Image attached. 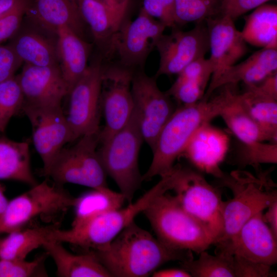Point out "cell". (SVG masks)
<instances>
[{"label":"cell","instance_id":"cell-1","mask_svg":"<svg viewBox=\"0 0 277 277\" xmlns=\"http://www.w3.org/2000/svg\"><path fill=\"white\" fill-rule=\"evenodd\" d=\"M217 89L218 93L213 97L202 98L175 110L157 137L152 150V162L143 175V181L169 173L174 167L175 160L182 155L197 130L220 116L237 92L238 87L227 84Z\"/></svg>","mask_w":277,"mask_h":277},{"label":"cell","instance_id":"cell-2","mask_svg":"<svg viewBox=\"0 0 277 277\" xmlns=\"http://www.w3.org/2000/svg\"><path fill=\"white\" fill-rule=\"evenodd\" d=\"M93 252L111 276L145 277L170 261L193 259L192 252L168 247L132 222L109 244Z\"/></svg>","mask_w":277,"mask_h":277},{"label":"cell","instance_id":"cell-3","mask_svg":"<svg viewBox=\"0 0 277 277\" xmlns=\"http://www.w3.org/2000/svg\"><path fill=\"white\" fill-rule=\"evenodd\" d=\"M256 170L255 174L234 170L220 179L222 185L230 189L232 197L223 203V228L214 244L216 248L226 245L249 219L277 200L276 185L271 179V169Z\"/></svg>","mask_w":277,"mask_h":277},{"label":"cell","instance_id":"cell-4","mask_svg":"<svg viewBox=\"0 0 277 277\" xmlns=\"http://www.w3.org/2000/svg\"><path fill=\"white\" fill-rule=\"evenodd\" d=\"M168 192L156 196L143 212L156 238L169 248L197 254L214 244L216 238L211 231Z\"/></svg>","mask_w":277,"mask_h":277},{"label":"cell","instance_id":"cell-5","mask_svg":"<svg viewBox=\"0 0 277 277\" xmlns=\"http://www.w3.org/2000/svg\"><path fill=\"white\" fill-rule=\"evenodd\" d=\"M76 197L62 185L47 180L9 202L0 222V233H10L38 225L40 222L60 224L68 210L73 207Z\"/></svg>","mask_w":277,"mask_h":277},{"label":"cell","instance_id":"cell-6","mask_svg":"<svg viewBox=\"0 0 277 277\" xmlns=\"http://www.w3.org/2000/svg\"><path fill=\"white\" fill-rule=\"evenodd\" d=\"M170 176L161 177L159 182L135 202L125 208L106 212L83 226L68 230L55 229L52 239L80 247L85 251L94 250L109 244L125 228L134 222L135 217L160 194L170 190Z\"/></svg>","mask_w":277,"mask_h":277},{"label":"cell","instance_id":"cell-7","mask_svg":"<svg viewBox=\"0 0 277 277\" xmlns=\"http://www.w3.org/2000/svg\"><path fill=\"white\" fill-rule=\"evenodd\" d=\"M143 141L133 109L128 123L110 138L100 143L101 147L98 152L104 169L129 203L143 181L138 163Z\"/></svg>","mask_w":277,"mask_h":277},{"label":"cell","instance_id":"cell-8","mask_svg":"<svg viewBox=\"0 0 277 277\" xmlns=\"http://www.w3.org/2000/svg\"><path fill=\"white\" fill-rule=\"evenodd\" d=\"M170 175V191L174 193L177 203L208 228L216 242L223 228L224 201L220 191L210 184L201 172L191 168L174 165Z\"/></svg>","mask_w":277,"mask_h":277},{"label":"cell","instance_id":"cell-9","mask_svg":"<svg viewBox=\"0 0 277 277\" xmlns=\"http://www.w3.org/2000/svg\"><path fill=\"white\" fill-rule=\"evenodd\" d=\"M100 131L83 135L72 146L63 148L46 177L61 185L71 183L94 189L107 188V174L97 150Z\"/></svg>","mask_w":277,"mask_h":277},{"label":"cell","instance_id":"cell-10","mask_svg":"<svg viewBox=\"0 0 277 277\" xmlns=\"http://www.w3.org/2000/svg\"><path fill=\"white\" fill-rule=\"evenodd\" d=\"M104 67L100 60L88 66L70 91L67 120L74 140L101 130L100 96Z\"/></svg>","mask_w":277,"mask_h":277},{"label":"cell","instance_id":"cell-11","mask_svg":"<svg viewBox=\"0 0 277 277\" xmlns=\"http://www.w3.org/2000/svg\"><path fill=\"white\" fill-rule=\"evenodd\" d=\"M133 75L131 70L125 67H104L100 106L105 125L100 131V143L108 140L123 128L132 115Z\"/></svg>","mask_w":277,"mask_h":277},{"label":"cell","instance_id":"cell-12","mask_svg":"<svg viewBox=\"0 0 277 277\" xmlns=\"http://www.w3.org/2000/svg\"><path fill=\"white\" fill-rule=\"evenodd\" d=\"M22 110L31 124L33 143L42 161L41 174L46 177L64 145L75 141L72 132L61 105H23Z\"/></svg>","mask_w":277,"mask_h":277},{"label":"cell","instance_id":"cell-13","mask_svg":"<svg viewBox=\"0 0 277 277\" xmlns=\"http://www.w3.org/2000/svg\"><path fill=\"white\" fill-rule=\"evenodd\" d=\"M131 91L142 137L152 150L159 133L175 111L170 96L159 89L154 77L143 72L133 74Z\"/></svg>","mask_w":277,"mask_h":277},{"label":"cell","instance_id":"cell-14","mask_svg":"<svg viewBox=\"0 0 277 277\" xmlns=\"http://www.w3.org/2000/svg\"><path fill=\"white\" fill-rule=\"evenodd\" d=\"M166 27L142 8L133 21H123L112 39L109 56L117 54L127 68L142 65Z\"/></svg>","mask_w":277,"mask_h":277},{"label":"cell","instance_id":"cell-15","mask_svg":"<svg viewBox=\"0 0 277 277\" xmlns=\"http://www.w3.org/2000/svg\"><path fill=\"white\" fill-rule=\"evenodd\" d=\"M155 48L160 55L155 76L178 74L185 67L209 50V37L205 22L196 24L190 30L173 29L163 34Z\"/></svg>","mask_w":277,"mask_h":277},{"label":"cell","instance_id":"cell-16","mask_svg":"<svg viewBox=\"0 0 277 277\" xmlns=\"http://www.w3.org/2000/svg\"><path fill=\"white\" fill-rule=\"evenodd\" d=\"M259 212L249 219L234 238L216 252H225L271 266L277 263V238Z\"/></svg>","mask_w":277,"mask_h":277},{"label":"cell","instance_id":"cell-17","mask_svg":"<svg viewBox=\"0 0 277 277\" xmlns=\"http://www.w3.org/2000/svg\"><path fill=\"white\" fill-rule=\"evenodd\" d=\"M24 98V105H61L69 90L58 65L36 66L25 64L16 76Z\"/></svg>","mask_w":277,"mask_h":277},{"label":"cell","instance_id":"cell-18","mask_svg":"<svg viewBox=\"0 0 277 277\" xmlns=\"http://www.w3.org/2000/svg\"><path fill=\"white\" fill-rule=\"evenodd\" d=\"M208 33L210 56L213 68L211 80L234 65L247 52V43L234 21L227 15H219L205 22Z\"/></svg>","mask_w":277,"mask_h":277},{"label":"cell","instance_id":"cell-19","mask_svg":"<svg viewBox=\"0 0 277 277\" xmlns=\"http://www.w3.org/2000/svg\"><path fill=\"white\" fill-rule=\"evenodd\" d=\"M229 142L225 132L208 123L197 130L182 155L200 172L220 179L225 174L220 165L227 153Z\"/></svg>","mask_w":277,"mask_h":277},{"label":"cell","instance_id":"cell-20","mask_svg":"<svg viewBox=\"0 0 277 277\" xmlns=\"http://www.w3.org/2000/svg\"><path fill=\"white\" fill-rule=\"evenodd\" d=\"M25 16L32 24L55 35L66 26L84 38L85 23L76 0H26Z\"/></svg>","mask_w":277,"mask_h":277},{"label":"cell","instance_id":"cell-21","mask_svg":"<svg viewBox=\"0 0 277 277\" xmlns=\"http://www.w3.org/2000/svg\"><path fill=\"white\" fill-rule=\"evenodd\" d=\"M276 70L277 49L261 48L210 80L203 98L208 100L215 90L225 85L240 82L245 85L256 84Z\"/></svg>","mask_w":277,"mask_h":277},{"label":"cell","instance_id":"cell-22","mask_svg":"<svg viewBox=\"0 0 277 277\" xmlns=\"http://www.w3.org/2000/svg\"><path fill=\"white\" fill-rule=\"evenodd\" d=\"M56 36L58 65L69 93L88 67L91 46L66 26L58 28Z\"/></svg>","mask_w":277,"mask_h":277},{"label":"cell","instance_id":"cell-23","mask_svg":"<svg viewBox=\"0 0 277 277\" xmlns=\"http://www.w3.org/2000/svg\"><path fill=\"white\" fill-rule=\"evenodd\" d=\"M78 7L95 42L109 56L112 39L124 21L127 9L112 7L101 0H82Z\"/></svg>","mask_w":277,"mask_h":277},{"label":"cell","instance_id":"cell-24","mask_svg":"<svg viewBox=\"0 0 277 277\" xmlns=\"http://www.w3.org/2000/svg\"><path fill=\"white\" fill-rule=\"evenodd\" d=\"M54 261L60 277H108L110 273L91 251L75 254L68 251L62 243L51 239L42 246Z\"/></svg>","mask_w":277,"mask_h":277},{"label":"cell","instance_id":"cell-25","mask_svg":"<svg viewBox=\"0 0 277 277\" xmlns=\"http://www.w3.org/2000/svg\"><path fill=\"white\" fill-rule=\"evenodd\" d=\"M33 26L18 30L9 45L25 64L41 67L58 65L56 41L54 42L45 34L47 32Z\"/></svg>","mask_w":277,"mask_h":277},{"label":"cell","instance_id":"cell-26","mask_svg":"<svg viewBox=\"0 0 277 277\" xmlns=\"http://www.w3.org/2000/svg\"><path fill=\"white\" fill-rule=\"evenodd\" d=\"M213 72V66L209 58L203 57L195 60L177 74L166 93L183 105L195 103L204 97Z\"/></svg>","mask_w":277,"mask_h":277},{"label":"cell","instance_id":"cell-27","mask_svg":"<svg viewBox=\"0 0 277 277\" xmlns=\"http://www.w3.org/2000/svg\"><path fill=\"white\" fill-rule=\"evenodd\" d=\"M2 180L16 181L31 186L37 183L31 168L28 142L0 137V180Z\"/></svg>","mask_w":277,"mask_h":277},{"label":"cell","instance_id":"cell-28","mask_svg":"<svg viewBox=\"0 0 277 277\" xmlns=\"http://www.w3.org/2000/svg\"><path fill=\"white\" fill-rule=\"evenodd\" d=\"M125 201L123 194L108 187L93 189L76 197L73 206L74 217L71 228H80L106 212L121 208Z\"/></svg>","mask_w":277,"mask_h":277},{"label":"cell","instance_id":"cell-29","mask_svg":"<svg viewBox=\"0 0 277 277\" xmlns=\"http://www.w3.org/2000/svg\"><path fill=\"white\" fill-rule=\"evenodd\" d=\"M241 31L246 42L262 48L277 49V7L263 4L245 17Z\"/></svg>","mask_w":277,"mask_h":277},{"label":"cell","instance_id":"cell-30","mask_svg":"<svg viewBox=\"0 0 277 277\" xmlns=\"http://www.w3.org/2000/svg\"><path fill=\"white\" fill-rule=\"evenodd\" d=\"M60 224L30 227L9 233L0 240V259L25 260L34 249L43 246Z\"/></svg>","mask_w":277,"mask_h":277},{"label":"cell","instance_id":"cell-31","mask_svg":"<svg viewBox=\"0 0 277 277\" xmlns=\"http://www.w3.org/2000/svg\"><path fill=\"white\" fill-rule=\"evenodd\" d=\"M245 86L240 94L243 106L271 141L276 143L277 100L263 93L255 84Z\"/></svg>","mask_w":277,"mask_h":277},{"label":"cell","instance_id":"cell-32","mask_svg":"<svg viewBox=\"0 0 277 277\" xmlns=\"http://www.w3.org/2000/svg\"><path fill=\"white\" fill-rule=\"evenodd\" d=\"M240 94L238 91L224 108L220 116L242 144L272 142L245 109L241 102Z\"/></svg>","mask_w":277,"mask_h":277},{"label":"cell","instance_id":"cell-33","mask_svg":"<svg viewBox=\"0 0 277 277\" xmlns=\"http://www.w3.org/2000/svg\"><path fill=\"white\" fill-rule=\"evenodd\" d=\"M181 266L193 277H235L233 255L224 252L211 255L205 250L197 259L181 262Z\"/></svg>","mask_w":277,"mask_h":277},{"label":"cell","instance_id":"cell-34","mask_svg":"<svg viewBox=\"0 0 277 277\" xmlns=\"http://www.w3.org/2000/svg\"><path fill=\"white\" fill-rule=\"evenodd\" d=\"M222 0H175V24H196L220 15Z\"/></svg>","mask_w":277,"mask_h":277},{"label":"cell","instance_id":"cell-35","mask_svg":"<svg viewBox=\"0 0 277 277\" xmlns=\"http://www.w3.org/2000/svg\"><path fill=\"white\" fill-rule=\"evenodd\" d=\"M24 98L16 76L0 83V132L11 118L22 110Z\"/></svg>","mask_w":277,"mask_h":277},{"label":"cell","instance_id":"cell-36","mask_svg":"<svg viewBox=\"0 0 277 277\" xmlns=\"http://www.w3.org/2000/svg\"><path fill=\"white\" fill-rule=\"evenodd\" d=\"M237 161L241 167L252 166L256 169L261 164H276L277 143L242 144Z\"/></svg>","mask_w":277,"mask_h":277},{"label":"cell","instance_id":"cell-37","mask_svg":"<svg viewBox=\"0 0 277 277\" xmlns=\"http://www.w3.org/2000/svg\"><path fill=\"white\" fill-rule=\"evenodd\" d=\"M45 252L31 261L25 260L0 259V277L47 276Z\"/></svg>","mask_w":277,"mask_h":277},{"label":"cell","instance_id":"cell-38","mask_svg":"<svg viewBox=\"0 0 277 277\" xmlns=\"http://www.w3.org/2000/svg\"><path fill=\"white\" fill-rule=\"evenodd\" d=\"M26 7V0H19L12 8L0 15V43L12 38L19 30Z\"/></svg>","mask_w":277,"mask_h":277},{"label":"cell","instance_id":"cell-39","mask_svg":"<svg viewBox=\"0 0 277 277\" xmlns=\"http://www.w3.org/2000/svg\"><path fill=\"white\" fill-rule=\"evenodd\" d=\"M235 277H270L276 276L271 266L256 263L233 255Z\"/></svg>","mask_w":277,"mask_h":277},{"label":"cell","instance_id":"cell-40","mask_svg":"<svg viewBox=\"0 0 277 277\" xmlns=\"http://www.w3.org/2000/svg\"><path fill=\"white\" fill-rule=\"evenodd\" d=\"M23 61L9 45H0V83L15 76Z\"/></svg>","mask_w":277,"mask_h":277},{"label":"cell","instance_id":"cell-41","mask_svg":"<svg viewBox=\"0 0 277 277\" xmlns=\"http://www.w3.org/2000/svg\"><path fill=\"white\" fill-rule=\"evenodd\" d=\"M269 0H222L221 15H227L233 21L250 10Z\"/></svg>","mask_w":277,"mask_h":277},{"label":"cell","instance_id":"cell-42","mask_svg":"<svg viewBox=\"0 0 277 277\" xmlns=\"http://www.w3.org/2000/svg\"><path fill=\"white\" fill-rule=\"evenodd\" d=\"M142 9L149 15L164 23L167 27H174L175 23L158 0H143Z\"/></svg>","mask_w":277,"mask_h":277},{"label":"cell","instance_id":"cell-43","mask_svg":"<svg viewBox=\"0 0 277 277\" xmlns=\"http://www.w3.org/2000/svg\"><path fill=\"white\" fill-rule=\"evenodd\" d=\"M263 93L277 100V72L267 76L260 83L255 84Z\"/></svg>","mask_w":277,"mask_h":277},{"label":"cell","instance_id":"cell-44","mask_svg":"<svg viewBox=\"0 0 277 277\" xmlns=\"http://www.w3.org/2000/svg\"><path fill=\"white\" fill-rule=\"evenodd\" d=\"M267 211L262 214L264 222L277 238V200L271 203L267 208Z\"/></svg>","mask_w":277,"mask_h":277},{"label":"cell","instance_id":"cell-45","mask_svg":"<svg viewBox=\"0 0 277 277\" xmlns=\"http://www.w3.org/2000/svg\"><path fill=\"white\" fill-rule=\"evenodd\" d=\"M154 277H191V274L185 269L167 268L155 271L152 274Z\"/></svg>","mask_w":277,"mask_h":277},{"label":"cell","instance_id":"cell-46","mask_svg":"<svg viewBox=\"0 0 277 277\" xmlns=\"http://www.w3.org/2000/svg\"><path fill=\"white\" fill-rule=\"evenodd\" d=\"M5 188L0 183V222L7 208L9 202L5 194Z\"/></svg>","mask_w":277,"mask_h":277},{"label":"cell","instance_id":"cell-47","mask_svg":"<svg viewBox=\"0 0 277 277\" xmlns=\"http://www.w3.org/2000/svg\"><path fill=\"white\" fill-rule=\"evenodd\" d=\"M106 4L115 8L127 9L129 0H101Z\"/></svg>","mask_w":277,"mask_h":277},{"label":"cell","instance_id":"cell-48","mask_svg":"<svg viewBox=\"0 0 277 277\" xmlns=\"http://www.w3.org/2000/svg\"><path fill=\"white\" fill-rule=\"evenodd\" d=\"M170 16L174 19L175 0H158Z\"/></svg>","mask_w":277,"mask_h":277},{"label":"cell","instance_id":"cell-49","mask_svg":"<svg viewBox=\"0 0 277 277\" xmlns=\"http://www.w3.org/2000/svg\"><path fill=\"white\" fill-rule=\"evenodd\" d=\"M18 1L19 0H0V15L12 8Z\"/></svg>","mask_w":277,"mask_h":277},{"label":"cell","instance_id":"cell-50","mask_svg":"<svg viewBox=\"0 0 277 277\" xmlns=\"http://www.w3.org/2000/svg\"><path fill=\"white\" fill-rule=\"evenodd\" d=\"M82 0H76V1L77 2L78 5V4L80 3V2Z\"/></svg>","mask_w":277,"mask_h":277}]
</instances>
